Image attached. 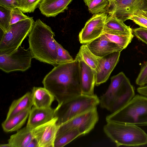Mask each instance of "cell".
Returning a JSON list of instances; mask_svg holds the SVG:
<instances>
[{"label":"cell","instance_id":"obj_13","mask_svg":"<svg viewBox=\"0 0 147 147\" xmlns=\"http://www.w3.org/2000/svg\"><path fill=\"white\" fill-rule=\"evenodd\" d=\"M79 62V84L82 94L93 96L97 77V72L86 63L78 55Z\"/></svg>","mask_w":147,"mask_h":147},{"label":"cell","instance_id":"obj_23","mask_svg":"<svg viewBox=\"0 0 147 147\" xmlns=\"http://www.w3.org/2000/svg\"><path fill=\"white\" fill-rule=\"evenodd\" d=\"M81 136H82L81 134L77 129L61 131H57L54 143V147L64 146Z\"/></svg>","mask_w":147,"mask_h":147},{"label":"cell","instance_id":"obj_22","mask_svg":"<svg viewBox=\"0 0 147 147\" xmlns=\"http://www.w3.org/2000/svg\"><path fill=\"white\" fill-rule=\"evenodd\" d=\"M31 109H27L9 118L6 119L1 124L3 130L9 132L20 129L26 122Z\"/></svg>","mask_w":147,"mask_h":147},{"label":"cell","instance_id":"obj_9","mask_svg":"<svg viewBox=\"0 0 147 147\" xmlns=\"http://www.w3.org/2000/svg\"><path fill=\"white\" fill-rule=\"evenodd\" d=\"M97 107L81 113L59 125L58 131L77 129L82 135L89 133L98 121Z\"/></svg>","mask_w":147,"mask_h":147},{"label":"cell","instance_id":"obj_1","mask_svg":"<svg viewBox=\"0 0 147 147\" xmlns=\"http://www.w3.org/2000/svg\"><path fill=\"white\" fill-rule=\"evenodd\" d=\"M42 83L54 96L58 104L81 94L77 57L71 62L54 67Z\"/></svg>","mask_w":147,"mask_h":147},{"label":"cell","instance_id":"obj_36","mask_svg":"<svg viewBox=\"0 0 147 147\" xmlns=\"http://www.w3.org/2000/svg\"><path fill=\"white\" fill-rule=\"evenodd\" d=\"M93 0H84L86 5L87 6Z\"/></svg>","mask_w":147,"mask_h":147},{"label":"cell","instance_id":"obj_2","mask_svg":"<svg viewBox=\"0 0 147 147\" xmlns=\"http://www.w3.org/2000/svg\"><path fill=\"white\" fill-rule=\"evenodd\" d=\"M55 36L51 28L40 19L34 21L28 35L29 48L33 58L54 67L58 65Z\"/></svg>","mask_w":147,"mask_h":147},{"label":"cell","instance_id":"obj_33","mask_svg":"<svg viewBox=\"0 0 147 147\" xmlns=\"http://www.w3.org/2000/svg\"><path fill=\"white\" fill-rule=\"evenodd\" d=\"M147 77V61L141 69L138 76L136 82L140 86H144V82Z\"/></svg>","mask_w":147,"mask_h":147},{"label":"cell","instance_id":"obj_8","mask_svg":"<svg viewBox=\"0 0 147 147\" xmlns=\"http://www.w3.org/2000/svg\"><path fill=\"white\" fill-rule=\"evenodd\" d=\"M32 55L29 48L25 49L21 46L8 54H0V69L8 73L17 71H25L31 66Z\"/></svg>","mask_w":147,"mask_h":147},{"label":"cell","instance_id":"obj_25","mask_svg":"<svg viewBox=\"0 0 147 147\" xmlns=\"http://www.w3.org/2000/svg\"><path fill=\"white\" fill-rule=\"evenodd\" d=\"M111 6L110 0H93L88 5L89 12L92 14H109Z\"/></svg>","mask_w":147,"mask_h":147},{"label":"cell","instance_id":"obj_7","mask_svg":"<svg viewBox=\"0 0 147 147\" xmlns=\"http://www.w3.org/2000/svg\"><path fill=\"white\" fill-rule=\"evenodd\" d=\"M34 21L33 17H30L10 25L1 39L0 54L10 53L20 47L28 35Z\"/></svg>","mask_w":147,"mask_h":147},{"label":"cell","instance_id":"obj_5","mask_svg":"<svg viewBox=\"0 0 147 147\" xmlns=\"http://www.w3.org/2000/svg\"><path fill=\"white\" fill-rule=\"evenodd\" d=\"M106 120L107 122L147 125V97L141 94L135 96L123 107L107 115Z\"/></svg>","mask_w":147,"mask_h":147},{"label":"cell","instance_id":"obj_39","mask_svg":"<svg viewBox=\"0 0 147 147\" xmlns=\"http://www.w3.org/2000/svg\"><path fill=\"white\" fill-rule=\"evenodd\" d=\"M110 0L111 2V5H112V3H113V2L114 1H115V0Z\"/></svg>","mask_w":147,"mask_h":147},{"label":"cell","instance_id":"obj_24","mask_svg":"<svg viewBox=\"0 0 147 147\" xmlns=\"http://www.w3.org/2000/svg\"><path fill=\"white\" fill-rule=\"evenodd\" d=\"M77 54L86 63L97 72L98 71V57L90 51L86 44L81 46Z\"/></svg>","mask_w":147,"mask_h":147},{"label":"cell","instance_id":"obj_38","mask_svg":"<svg viewBox=\"0 0 147 147\" xmlns=\"http://www.w3.org/2000/svg\"><path fill=\"white\" fill-rule=\"evenodd\" d=\"M145 85H147V77L145 80L144 83V86Z\"/></svg>","mask_w":147,"mask_h":147},{"label":"cell","instance_id":"obj_18","mask_svg":"<svg viewBox=\"0 0 147 147\" xmlns=\"http://www.w3.org/2000/svg\"><path fill=\"white\" fill-rule=\"evenodd\" d=\"M103 33L120 35L133 34L130 26L116 17L109 15L105 21Z\"/></svg>","mask_w":147,"mask_h":147},{"label":"cell","instance_id":"obj_4","mask_svg":"<svg viewBox=\"0 0 147 147\" xmlns=\"http://www.w3.org/2000/svg\"><path fill=\"white\" fill-rule=\"evenodd\" d=\"M103 130L117 146H138L147 144V134L136 125L107 122L104 126Z\"/></svg>","mask_w":147,"mask_h":147},{"label":"cell","instance_id":"obj_12","mask_svg":"<svg viewBox=\"0 0 147 147\" xmlns=\"http://www.w3.org/2000/svg\"><path fill=\"white\" fill-rule=\"evenodd\" d=\"M55 117L50 121L32 129L38 147H54L56 135L59 125Z\"/></svg>","mask_w":147,"mask_h":147},{"label":"cell","instance_id":"obj_37","mask_svg":"<svg viewBox=\"0 0 147 147\" xmlns=\"http://www.w3.org/2000/svg\"><path fill=\"white\" fill-rule=\"evenodd\" d=\"M0 146L2 147H10L8 143L7 144H1Z\"/></svg>","mask_w":147,"mask_h":147},{"label":"cell","instance_id":"obj_35","mask_svg":"<svg viewBox=\"0 0 147 147\" xmlns=\"http://www.w3.org/2000/svg\"><path fill=\"white\" fill-rule=\"evenodd\" d=\"M28 147H38L37 142L35 138L30 142Z\"/></svg>","mask_w":147,"mask_h":147},{"label":"cell","instance_id":"obj_17","mask_svg":"<svg viewBox=\"0 0 147 147\" xmlns=\"http://www.w3.org/2000/svg\"><path fill=\"white\" fill-rule=\"evenodd\" d=\"M72 0H42L39 4L41 13L47 17H55L63 12Z\"/></svg>","mask_w":147,"mask_h":147},{"label":"cell","instance_id":"obj_19","mask_svg":"<svg viewBox=\"0 0 147 147\" xmlns=\"http://www.w3.org/2000/svg\"><path fill=\"white\" fill-rule=\"evenodd\" d=\"M33 106L38 108L51 107L55 96L45 88L34 87L32 92Z\"/></svg>","mask_w":147,"mask_h":147},{"label":"cell","instance_id":"obj_29","mask_svg":"<svg viewBox=\"0 0 147 147\" xmlns=\"http://www.w3.org/2000/svg\"><path fill=\"white\" fill-rule=\"evenodd\" d=\"M128 20L140 26L147 28V10H139L131 14Z\"/></svg>","mask_w":147,"mask_h":147},{"label":"cell","instance_id":"obj_32","mask_svg":"<svg viewBox=\"0 0 147 147\" xmlns=\"http://www.w3.org/2000/svg\"><path fill=\"white\" fill-rule=\"evenodd\" d=\"M133 33L147 45V28L140 26L132 30Z\"/></svg>","mask_w":147,"mask_h":147},{"label":"cell","instance_id":"obj_30","mask_svg":"<svg viewBox=\"0 0 147 147\" xmlns=\"http://www.w3.org/2000/svg\"><path fill=\"white\" fill-rule=\"evenodd\" d=\"M57 62L58 65L71 62L74 59L66 50L57 41Z\"/></svg>","mask_w":147,"mask_h":147},{"label":"cell","instance_id":"obj_14","mask_svg":"<svg viewBox=\"0 0 147 147\" xmlns=\"http://www.w3.org/2000/svg\"><path fill=\"white\" fill-rule=\"evenodd\" d=\"M120 52L113 53L102 57H98L99 71L97 72L95 85L105 82L119 62Z\"/></svg>","mask_w":147,"mask_h":147},{"label":"cell","instance_id":"obj_11","mask_svg":"<svg viewBox=\"0 0 147 147\" xmlns=\"http://www.w3.org/2000/svg\"><path fill=\"white\" fill-rule=\"evenodd\" d=\"M139 10H147V0H116L111 5L109 15L124 22Z\"/></svg>","mask_w":147,"mask_h":147},{"label":"cell","instance_id":"obj_26","mask_svg":"<svg viewBox=\"0 0 147 147\" xmlns=\"http://www.w3.org/2000/svg\"><path fill=\"white\" fill-rule=\"evenodd\" d=\"M111 41L115 43L123 49L131 42L134 37L133 34L125 35H115L103 33Z\"/></svg>","mask_w":147,"mask_h":147},{"label":"cell","instance_id":"obj_21","mask_svg":"<svg viewBox=\"0 0 147 147\" xmlns=\"http://www.w3.org/2000/svg\"><path fill=\"white\" fill-rule=\"evenodd\" d=\"M33 106L32 92H27L23 96L14 100L11 104L6 119L9 118L22 111L31 109Z\"/></svg>","mask_w":147,"mask_h":147},{"label":"cell","instance_id":"obj_6","mask_svg":"<svg viewBox=\"0 0 147 147\" xmlns=\"http://www.w3.org/2000/svg\"><path fill=\"white\" fill-rule=\"evenodd\" d=\"M100 103L99 98L96 94H83L64 101L55 108V117L57 118L59 125L75 117L96 107Z\"/></svg>","mask_w":147,"mask_h":147},{"label":"cell","instance_id":"obj_3","mask_svg":"<svg viewBox=\"0 0 147 147\" xmlns=\"http://www.w3.org/2000/svg\"><path fill=\"white\" fill-rule=\"evenodd\" d=\"M110 84L99 99L100 107L111 113L127 104L135 96V92L129 79L122 72L111 78Z\"/></svg>","mask_w":147,"mask_h":147},{"label":"cell","instance_id":"obj_34","mask_svg":"<svg viewBox=\"0 0 147 147\" xmlns=\"http://www.w3.org/2000/svg\"><path fill=\"white\" fill-rule=\"evenodd\" d=\"M0 6L11 9L17 8L16 0H0Z\"/></svg>","mask_w":147,"mask_h":147},{"label":"cell","instance_id":"obj_28","mask_svg":"<svg viewBox=\"0 0 147 147\" xmlns=\"http://www.w3.org/2000/svg\"><path fill=\"white\" fill-rule=\"evenodd\" d=\"M12 9L0 6V28L3 33H5L10 26Z\"/></svg>","mask_w":147,"mask_h":147},{"label":"cell","instance_id":"obj_31","mask_svg":"<svg viewBox=\"0 0 147 147\" xmlns=\"http://www.w3.org/2000/svg\"><path fill=\"white\" fill-rule=\"evenodd\" d=\"M18 8L13 9L11 11L10 25L29 18Z\"/></svg>","mask_w":147,"mask_h":147},{"label":"cell","instance_id":"obj_15","mask_svg":"<svg viewBox=\"0 0 147 147\" xmlns=\"http://www.w3.org/2000/svg\"><path fill=\"white\" fill-rule=\"evenodd\" d=\"M86 44L93 54L99 57H104L115 52H121L123 50L111 41L103 33L97 38Z\"/></svg>","mask_w":147,"mask_h":147},{"label":"cell","instance_id":"obj_10","mask_svg":"<svg viewBox=\"0 0 147 147\" xmlns=\"http://www.w3.org/2000/svg\"><path fill=\"white\" fill-rule=\"evenodd\" d=\"M108 14H94L86 23L79 35V40L82 44H87L99 36L103 32Z\"/></svg>","mask_w":147,"mask_h":147},{"label":"cell","instance_id":"obj_27","mask_svg":"<svg viewBox=\"0 0 147 147\" xmlns=\"http://www.w3.org/2000/svg\"><path fill=\"white\" fill-rule=\"evenodd\" d=\"M42 0H16L17 8L23 13L33 12Z\"/></svg>","mask_w":147,"mask_h":147},{"label":"cell","instance_id":"obj_20","mask_svg":"<svg viewBox=\"0 0 147 147\" xmlns=\"http://www.w3.org/2000/svg\"><path fill=\"white\" fill-rule=\"evenodd\" d=\"M34 138L32 129L26 126L11 135L8 140V143L10 147H28Z\"/></svg>","mask_w":147,"mask_h":147},{"label":"cell","instance_id":"obj_16","mask_svg":"<svg viewBox=\"0 0 147 147\" xmlns=\"http://www.w3.org/2000/svg\"><path fill=\"white\" fill-rule=\"evenodd\" d=\"M56 108H40L33 106L29 114L26 126L33 129L52 120L55 117Z\"/></svg>","mask_w":147,"mask_h":147}]
</instances>
